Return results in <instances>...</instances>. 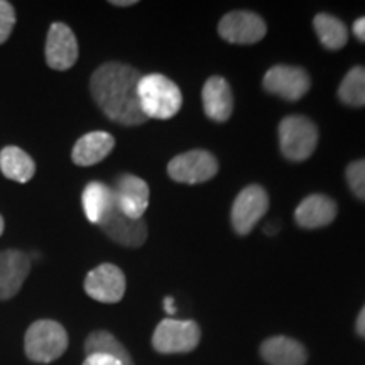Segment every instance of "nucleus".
<instances>
[{"label": "nucleus", "mask_w": 365, "mask_h": 365, "mask_svg": "<svg viewBox=\"0 0 365 365\" xmlns=\"http://www.w3.org/2000/svg\"><path fill=\"white\" fill-rule=\"evenodd\" d=\"M140 73L124 63H105L91 75L90 91L100 110L120 125H140L148 120L137 97Z\"/></svg>", "instance_id": "1"}, {"label": "nucleus", "mask_w": 365, "mask_h": 365, "mask_svg": "<svg viewBox=\"0 0 365 365\" xmlns=\"http://www.w3.org/2000/svg\"><path fill=\"white\" fill-rule=\"evenodd\" d=\"M137 97H139L140 108L148 118H159L168 120L180 112L182 105L181 90L175 81L161 75L150 73L143 75L137 85Z\"/></svg>", "instance_id": "2"}, {"label": "nucleus", "mask_w": 365, "mask_h": 365, "mask_svg": "<svg viewBox=\"0 0 365 365\" xmlns=\"http://www.w3.org/2000/svg\"><path fill=\"white\" fill-rule=\"evenodd\" d=\"M68 349V333L53 319H39L26 331L24 350L31 360L49 364L61 357Z\"/></svg>", "instance_id": "3"}, {"label": "nucleus", "mask_w": 365, "mask_h": 365, "mask_svg": "<svg viewBox=\"0 0 365 365\" xmlns=\"http://www.w3.org/2000/svg\"><path fill=\"white\" fill-rule=\"evenodd\" d=\"M318 144L317 125L304 115H287L279 124V145L282 156L289 161H304Z\"/></svg>", "instance_id": "4"}, {"label": "nucleus", "mask_w": 365, "mask_h": 365, "mask_svg": "<svg viewBox=\"0 0 365 365\" xmlns=\"http://www.w3.org/2000/svg\"><path fill=\"white\" fill-rule=\"evenodd\" d=\"M202 339L200 327L191 319L166 318L153 335V346L159 354H186L195 350Z\"/></svg>", "instance_id": "5"}, {"label": "nucleus", "mask_w": 365, "mask_h": 365, "mask_svg": "<svg viewBox=\"0 0 365 365\" xmlns=\"http://www.w3.org/2000/svg\"><path fill=\"white\" fill-rule=\"evenodd\" d=\"M168 173L171 180L185 185H198L212 180L218 173V161L208 150H188V153L178 154L168 164Z\"/></svg>", "instance_id": "6"}, {"label": "nucleus", "mask_w": 365, "mask_h": 365, "mask_svg": "<svg viewBox=\"0 0 365 365\" xmlns=\"http://www.w3.org/2000/svg\"><path fill=\"white\" fill-rule=\"evenodd\" d=\"M269 208V196L259 185L244 188L232 205V227L239 235H247L259 220L266 215Z\"/></svg>", "instance_id": "7"}, {"label": "nucleus", "mask_w": 365, "mask_h": 365, "mask_svg": "<svg viewBox=\"0 0 365 365\" xmlns=\"http://www.w3.org/2000/svg\"><path fill=\"white\" fill-rule=\"evenodd\" d=\"M312 80L303 68L277 65L264 76V88L287 102H296L308 93Z\"/></svg>", "instance_id": "8"}, {"label": "nucleus", "mask_w": 365, "mask_h": 365, "mask_svg": "<svg viewBox=\"0 0 365 365\" xmlns=\"http://www.w3.org/2000/svg\"><path fill=\"white\" fill-rule=\"evenodd\" d=\"M125 276L113 264H100L88 272L85 279V291L90 298L100 303H118L125 294Z\"/></svg>", "instance_id": "9"}, {"label": "nucleus", "mask_w": 365, "mask_h": 365, "mask_svg": "<svg viewBox=\"0 0 365 365\" xmlns=\"http://www.w3.org/2000/svg\"><path fill=\"white\" fill-rule=\"evenodd\" d=\"M266 22L257 14L235 11L227 14L218 24V33L232 44H254L266 36Z\"/></svg>", "instance_id": "10"}, {"label": "nucleus", "mask_w": 365, "mask_h": 365, "mask_svg": "<svg viewBox=\"0 0 365 365\" xmlns=\"http://www.w3.org/2000/svg\"><path fill=\"white\" fill-rule=\"evenodd\" d=\"M78 59V43L73 31L63 22H54L49 27L46 41V61L53 70L65 71Z\"/></svg>", "instance_id": "11"}, {"label": "nucleus", "mask_w": 365, "mask_h": 365, "mask_svg": "<svg viewBox=\"0 0 365 365\" xmlns=\"http://www.w3.org/2000/svg\"><path fill=\"white\" fill-rule=\"evenodd\" d=\"M115 207L129 218H143L149 205V186L148 182L134 175H122L117 178L115 188Z\"/></svg>", "instance_id": "12"}, {"label": "nucleus", "mask_w": 365, "mask_h": 365, "mask_svg": "<svg viewBox=\"0 0 365 365\" xmlns=\"http://www.w3.org/2000/svg\"><path fill=\"white\" fill-rule=\"evenodd\" d=\"M98 225L113 242L124 245V247H140L148 239V225L143 218H139V220L129 218L117 207Z\"/></svg>", "instance_id": "13"}, {"label": "nucleus", "mask_w": 365, "mask_h": 365, "mask_svg": "<svg viewBox=\"0 0 365 365\" xmlns=\"http://www.w3.org/2000/svg\"><path fill=\"white\" fill-rule=\"evenodd\" d=\"M31 261L21 250H4L0 252V299H11L21 291Z\"/></svg>", "instance_id": "14"}, {"label": "nucleus", "mask_w": 365, "mask_h": 365, "mask_svg": "<svg viewBox=\"0 0 365 365\" xmlns=\"http://www.w3.org/2000/svg\"><path fill=\"white\" fill-rule=\"evenodd\" d=\"M203 110L215 122H225L234 112V97L230 85L222 76H212L203 85Z\"/></svg>", "instance_id": "15"}, {"label": "nucleus", "mask_w": 365, "mask_h": 365, "mask_svg": "<svg viewBox=\"0 0 365 365\" xmlns=\"http://www.w3.org/2000/svg\"><path fill=\"white\" fill-rule=\"evenodd\" d=\"M336 217V203L325 195H309L294 212L296 223L303 228H322L330 225Z\"/></svg>", "instance_id": "16"}, {"label": "nucleus", "mask_w": 365, "mask_h": 365, "mask_svg": "<svg viewBox=\"0 0 365 365\" xmlns=\"http://www.w3.org/2000/svg\"><path fill=\"white\" fill-rule=\"evenodd\" d=\"M113 145H115V139L108 132H90L80 137L78 143L73 148V163L78 166H93L112 153Z\"/></svg>", "instance_id": "17"}, {"label": "nucleus", "mask_w": 365, "mask_h": 365, "mask_svg": "<svg viewBox=\"0 0 365 365\" xmlns=\"http://www.w3.org/2000/svg\"><path fill=\"white\" fill-rule=\"evenodd\" d=\"M261 355L269 365H304L307 349L289 336H272L261 345Z\"/></svg>", "instance_id": "18"}, {"label": "nucleus", "mask_w": 365, "mask_h": 365, "mask_svg": "<svg viewBox=\"0 0 365 365\" xmlns=\"http://www.w3.org/2000/svg\"><path fill=\"white\" fill-rule=\"evenodd\" d=\"M85 215L90 223H98L115 208V195L113 188L102 181H91L85 186L81 195Z\"/></svg>", "instance_id": "19"}, {"label": "nucleus", "mask_w": 365, "mask_h": 365, "mask_svg": "<svg viewBox=\"0 0 365 365\" xmlns=\"http://www.w3.org/2000/svg\"><path fill=\"white\" fill-rule=\"evenodd\" d=\"M0 170L9 180L27 182L36 173V164L31 156L16 145H7L0 150Z\"/></svg>", "instance_id": "20"}, {"label": "nucleus", "mask_w": 365, "mask_h": 365, "mask_svg": "<svg viewBox=\"0 0 365 365\" xmlns=\"http://www.w3.org/2000/svg\"><path fill=\"white\" fill-rule=\"evenodd\" d=\"M313 26L323 48L336 51V49L344 48L349 41V31H346L344 22L330 16V14H318L314 17Z\"/></svg>", "instance_id": "21"}, {"label": "nucleus", "mask_w": 365, "mask_h": 365, "mask_svg": "<svg viewBox=\"0 0 365 365\" xmlns=\"http://www.w3.org/2000/svg\"><path fill=\"white\" fill-rule=\"evenodd\" d=\"M85 352L86 355H91V354L110 355V357H115L117 360H120L124 365H134L129 352L125 350V346L108 331L91 333L85 341Z\"/></svg>", "instance_id": "22"}, {"label": "nucleus", "mask_w": 365, "mask_h": 365, "mask_svg": "<svg viewBox=\"0 0 365 365\" xmlns=\"http://www.w3.org/2000/svg\"><path fill=\"white\" fill-rule=\"evenodd\" d=\"M339 97L350 107H365V68L355 66L340 83Z\"/></svg>", "instance_id": "23"}, {"label": "nucleus", "mask_w": 365, "mask_h": 365, "mask_svg": "<svg viewBox=\"0 0 365 365\" xmlns=\"http://www.w3.org/2000/svg\"><path fill=\"white\" fill-rule=\"evenodd\" d=\"M345 176L352 193L365 202V159H359V161L349 164Z\"/></svg>", "instance_id": "24"}, {"label": "nucleus", "mask_w": 365, "mask_h": 365, "mask_svg": "<svg viewBox=\"0 0 365 365\" xmlns=\"http://www.w3.org/2000/svg\"><path fill=\"white\" fill-rule=\"evenodd\" d=\"M16 24V12L11 4L0 0V44L6 43Z\"/></svg>", "instance_id": "25"}, {"label": "nucleus", "mask_w": 365, "mask_h": 365, "mask_svg": "<svg viewBox=\"0 0 365 365\" xmlns=\"http://www.w3.org/2000/svg\"><path fill=\"white\" fill-rule=\"evenodd\" d=\"M83 365H124L120 360H117L115 357H110V355H103V354H91L86 355Z\"/></svg>", "instance_id": "26"}, {"label": "nucleus", "mask_w": 365, "mask_h": 365, "mask_svg": "<svg viewBox=\"0 0 365 365\" xmlns=\"http://www.w3.org/2000/svg\"><path fill=\"white\" fill-rule=\"evenodd\" d=\"M354 34L359 41L365 43V17H360V19L354 22Z\"/></svg>", "instance_id": "27"}, {"label": "nucleus", "mask_w": 365, "mask_h": 365, "mask_svg": "<svg viewBox=\"0 0 365 365\" xmlns=\"http://www.w3.org/2000/svg\"><path fill=\"white\" fill-rule=\"evenodd\" d=\"M355 330L362 339H365V307L362 308V312L359 313V318H357V325H355Z\"/></svg>", "instance_id": "28"}, {"label": "nucleus", "mask_w": 365, "mask_h": 365, "mask_svg": "<svg viewBox=\"0 0 365 365\" xmlns=\"http://www.w3.org/2000/svg\"><path fill=\"white\" fill-rule=\"evenodd\" d=\"M164 312H166L168 314H175V313H176L175 299H173L171 296H168V298H164Z\"/></svg>", "instance_id": "29"}, {"label": "nucleus", "mask_w": 365, "mask_h": 365, "mask_svg": "<svg viewBox=\"0 0 365 365\" xmlns=\"http://www.w3.org/2000/svg\"><path fill=\"white\" fill-rule=\"evenodd\" d=\"M113 6H120V7H129V6H134L135 0H125V2H112Z\"/></svg>", "instance_id": "30"}, {"label": "nucleus", "mask_w": 365, "mask_h": 365, "mask_svg": "<svg viewBox=\"0 0 365 365\" xmlns=\"http://www.w3.org/2000/svg\"><path fill=\"white\" fill-rule=\"evenodd\" d=\"M272 232H274V234H276V232H277V227H274V225H269V227H266V234H267V235H272Z\"/></svg>", "instance_id": "31"}, {"label": "nucleus", "mask_w": 365, "mask_h": 365, "mask_svg": "<svg viewBox=\"0 0 365 365\" xmlns=\"http://www.w3.org/2000/svg\"><path fill=\"white\" fill-rule=\"evenodd\" d=\"M2 232H4V218L0 217V235H2Z\"/></svg>", "instance_id": "32"}]
</instances>
